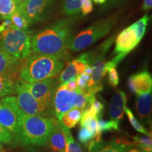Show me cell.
I'll use <instances>...</instances> for the list:
<instances>
[{"label":"cell","mask_w":152,"mask_h":152,"mask_svg":"<svg viewBox=\"0 0 152 152\" xmlns=\"http://www.w3.org/2000/svg\"><path fill=\"white\" fill-rule=\"evenodd\" d=\"M73 18L57 20L31 36V52L65 56L73 39Z\"/></svg>","instance_id":"1"},{"label":"cell","mask_w":152,"mask_h":152,"mask_svg":"<svg viewBox=\"0 0 152 152\" xmlns=\"http://www.w3.org/2000/svg\"><path fill=\"white\" fill-rule=\"evenodd\" d=\"M65 56L32 52L23 59L18 76L20 80L34 83L51 78L63 69Z\"/></svg>","instance_id":"2"},{"label":"cell","mask_w":152,"mask_h":152,"mask_svg":"<svg viewBox=\"0 0 152 152\" xmlns=\"http://www.w3.org/2000/svg\"><path fill=\"white\" fill-rule=\"evenodd\" d=\"M57 120L54 118L24 114L20 119L18 144L26 147H42Z\"/></svg>","instance_id":"3"},{"label":"cell","mask_w":152,"mask_h":152,"mask_svg":"<svg viewBox=\"0 0 152 152\" xmlns=\"http://www.w3.org/2000/svg\"><path fill=\"white\" fill-rule=\"evenodd\" d=\"M31 33L11 25L1 32L0 46L11 56L23 60L31 53Z\"/></svg>","instance_id":"4"},{"label":"cell","mask_w":152,"mask_h":152,"mask_svg":"<svg viewBox=\"0 0 152 152\" xmlns=\"http://www.w3.org/2000/svg\"><path fill=\"white\" fill-rule=\"evenodd\" d=\"M116 23V16H111L101 19L73 37L70 50L77 52L91 46L109 33Z\"/></svg>","instance_id":"5"},{"label":"cell","mask_w":152,"mask_h":152,"mask_svg":"<svg viewBox=\"0 0 152 152\" xmlns=\"http://www.w3.org/2000/svg\"><path fill=\"white\" fill-rule=\"evenodd\" d=\"M23 87L26 89L35 99L47 109L54 110V97L59 83L52 77L34 83L20 80Z\"/></svg>","instance_id":"6"},{"label":"cell","mask_w":152,"mask_h":152,"mask_svg":"<svg viewBox=\"0 0 152 152\" xmlns=\"http://www.w3.org/2000/svg\"><path fill=\"white\" fill-rule=\"evenodd\" d=\"M15 99L19 109L26 115L54 118V111L44 107L33 95L25 89L20 81H17L15 88Z\"/></svg>","instance_id":"7"},{"label":"cell","mask_w":152,"mask_h":152,"mask_svg":"<svg viewBox=\"0 0 152 152\" xmlns=\"http://www.w3.org/2000/svg\"><path fill=\"white\" fill-rule=\"evenodd\" d=\"M115 37H112L103 42L96 49V54L91 64L92 66V74L90 80L87 83V88H90L101 83L102 77L106 75L104 72V66L106 64V56L109 52L110 47L113 45Z\"/></svg>","instance_id":"8"},{"label":"cell","mask_w":152,"mask_h":152,"mask_svg":"<svg viewBox=\"0 0 152 152\" xmlns=\"http://www.w3.org/2000/svg\"><path fill=\"white\" fill-rule=\"evenodd\" d=\"M25 113L13 109L8 104L0 103V124L11 133L15 144L18 143L20 119Z\"/></svg>","instance_id":"9"},{"label":"cell","mask_w":152,"mask_h":152,"mask_svg":"<svg viewBox=\"0 0 152 152\" xmlns=\"http://www.w3.org/2000/svg\"><path fill=\"white\" fill-rule=\"evenodd\" d=\"M77 95V90H69L65 84L61 85L57 88L54 97V110L58 121H60L63 115L73 107Z\"/></svg>","instance_id":"10"},{"label":"cell","mask_w":152,"mask_h":152,"mask_svg":"<svg viewBox=\"0 0 152 152\" xmlns=\"http://www.w3.org/2000/svg\"><path fill=\"white\" fill-rule=\"evenodd\" d=\"M52 0H25L18 5L27 18L29 24L42 20L44 15Z\"/></svg>","instance_id":"11"},{"label":"cell","mask_w":152,"mask_h":152,"mask_svg":"<svg viewBox=\"0 0 152 152\" xmlns=\"http://www.w3.org/2000/svg\"><path fill=\"white\" fill-rule=\"evenodd\" d=\"M128 87L130 91L137 95L142 93L151 92L152 78L147 71L133 74L128 78Z\"/></svg>","instance_id":"12"},{"label":"cell","mask_w":152,"mask_h":152,"mask_svg":"<svg viewBox=\"0 0 152 152\" xmlns=\"http://www.w3.org/2000/svg\"><path fill=\"white\" fill-rule=\"evenodd\" d=\"M22 61L11 56L0 46V75L17 80Z\"/></svg>","instance_id":"13"},{"label":"cell","mask_w":152,"mask_h":152,"mask_svg":"<svg viewBox=\"0 0 152 152\" xmlns=\"http://www.w3.org/2000/svg\"><path fill=\"white\" fill-rule=\"evenodd\" d=\"M138 44L134 33L131 28L128 27L123 30L115 39L114 52L116 54H123L126 56Z\"/></svg>","instance_id":"14"},{"label":"cell","mask_w":152,"mask_h":152,"mask_svg":"<svg viewBox=\"0 0 152 152\" xmlns=\"http://www.w3.org/2000/svg\"><path fill=\"white\" fill-rule=\"evenodd\" d=\"M46 145L54 152H65L66 141L64 125L57 120L47 139Z\"/></svg>","instance_id":"15"},{"label":"cell","mask_w":152,"mask_h":152,"mask_svg":"<svg viewBox=\"0 0 152 152\" xmlns=\"http://www.w3.org/2000/svg\"><path fill=\"white\" fill-rule=\"evenodd\" d=\"M87 144L88 152H127L128 149V145L115 140L106 143L93 139Z\"/></svg>","instance_id":"16"},{"label":"cell","mask_w":152,"mask_h":152,"mask_svg":"<svg viewBox=\"0 0 152 152\" xmlns=\"http://www.w3.org/2000/svg\"><path fill=\"white\" fill-rule=\"evenodd\" d=\"M127 96L123 90H118L112 96L109 106V116L111 120L120 122L123 118L126 107Z\"/></svg>","instance_id":"17"},{"label":"cell","mask_w":152,"mask_h":152,"mask_svg":"<svg viewBox=\"0 0 152 152\" xmlns=\"http://www.w3.org/2000/svg\"><path fill=\"white\" fill-rule=\"evenodd\" d=\"M151 92L137 94L136 99V109L142 121L149 123L151 114Z\"/></svg>","instance_id":"18"},{"label":"cell","mask_w":152,"mask_h":152,"mask_svg":"<svg viewBox=\"0 0 152 152\" xmlns=\"http://www.w3.org/2000/svg\"><path fill=\"white\" fill-rule=\"evenodd\" d=\"M84 110L73 107L63 115L60 122L68 129L73 128L80 120Z\"/></svg>","instance_id":"19"},{"label":"cell","mask_w":152,"mask_h":152,"mask_svg":"<svg viewBox=\"0 0 152 152\" xmlns=\"http://www.w3.org/2000/svg\"><path fill=\"white\" fill-rule=\"evenodd\" d=\"M119 123L118 121L111 120V121H106L103 119H98L97 128L96 132L95 134L94 138L96 140H101L102 134L104 132H109V131H119Z\"/></svg>","instance_id":"20"},{"label":"cell","mask_w":152,"mask_h":152,"mask_svg":"<svg viewBox=\"0 0 152 152\" xmlns=\"http://www.w3.org/2000/svg\"><path fill=\"white\" fill-rule=\"evenodd\" d=\"M17 80L9 76L0 75V98L15 94Z\"/></svg>","instance_id":"21"},{"label":"cell","mask_w":152,"mask_h":152,"mask_svg":"<svg viewBox=\"0 0 152 152\" xmlns=\"http://www.w3.org/2000/svg\"><path fill=\"white\" fill-rule=\"evenodd\" d=\"M11 23V25L14 26L15 27L20 28V29L27 30L29 27V23H28L27 18L25 16L20 7L17 5L16 11L13 13L10 18H9Z\"/></svg>","instance_id":"22"},{"label":"cell","mask_w":152,"mask_h":152,"mask_svg":"<svg viewBox=\"0 0 152 152\" xmlns=\"http://www.w3.org/2000/svg\"><path fill=\"white\" fill-rule=\"evenodd\" d=\"M149 20V16H148V14H145L141 19H140V20L130 26L131 30H132L134 35H135V37L137 40L138 41V42L141 41L142 37H143L144 34H145Z\"/></svg>","instance_id":"23"},{"label":"cell","mask_w":152,"mask_h":152,"mask_svg":"<svg viewBox=\"0 0 152 152\" xmlns=\"http://www.w3.org/2000/svg\"><path fill=\"white\" fill-rule=\"evenodd\" d=\"M16 8L14 0H0V18L9 19Z\"/></svg>","instance_id":"24"},{"label":"cell","mask_w":152,"mask_h":152,"mask_svg":"<svg viewBox=\"0 0 152 152\" xmlns=\"http://www.w3.org/2000/svg\"><path fill=\"white\" fill-rule=\"evenodd\" d=\"M132 139L134 142L130 144L140 148L143 152H152L151 137L137 135L132 137Z\"/></svg>","instance_id":"25"},{"label":"cell","mask_w":152,"mask_h":152,"mask_svg":"<svg viewBox=\"0 0 152 152\" xmlns=\"http://www.w3.org/2000/svg\"><path fill=\"white\" fill-rule=\"evenodd\" d=\"M82 0H65L63 12L68 16H74L80 12Z\"/></svg>","instance_id":"26"},{"label":"cell","mask_w":152,"mask_h":152,"mask_svg":"<svg viewBox=\"0 0 152 152\" xmlns=\"http://www.w3.org/2000/svg\"><path fill=\"white\" fill-rule=\"evenodd\" d=\"M64 132L66 134V149L65 152H83L80 144L75 141L69 129L64 125Z\"/></svg>","instance_id":"27"},{"label":"cell","mask_w":152,"mask_h":152,"mask_svg":"<svg viewBox=\"0 0 152 152\" xmlns=\"http://www.w3.org/2000/svg\"><path fill=\"white\" fill-rule=\"evenodd\" d=\"M125 113L127 114L128 115L129 121L132 125V126L134 128L135 130L139 132H141L142 134H146V135L149 136V137H151V133H149L148 131L147 130V129L144 128V126L142 124L140 121H138L137 119L136 118L135 116L134 115V114L132 113V111L130 108L128 107H125Z\"/></svg>","instance_id":"28"},{"label":"cell","mask_w":152,"mask_h":152,"mask_svg":"<svg viewBox=\"0 0 152 152\" xmlns=\"http://www.w3.org/2000/svg\"><path fill=\"white\" fill-rule=\"evenodd\" d=\"M94 133L91 132L90 130H88L85 127L81 126V128L79 130L78 134H77V139L80 143L87 144L89 142H90L94 138Z\"/></svg>","instance_id":"29"},{"label":"cell","mask_w":152,"mask_h":152,"mask_svg":"<svg viewBox=\"0 0 152 152\" xmlns=\"http://www.w3.org/2000/svg\"><path fill=\"white\" fill-rule=\"evenodd\" d=\"M0 143L5 144H15L12 135L2 125L0 124Z\"/></svg>","instance_id":"30"},{"label":"cell","mask_w":152,"mask_h":152,"mask_svg":"<svg viewBox=\"0 0 152 152\" xmlns=\"http://www.w3.org/2000/svg\"><path fill=\"white\" fill-rule=\"evenodd\" d=\"M90 75H87L85 73L77 76V78H76V83H77V89L80 90H85L87 87V83L90 80Z\"/></svg>","instance_id":"31"},{"label":"cell","mask_w":152,"mask_h":152,"mask_svg":"<svg viewBox=\"0 0 152 152\" xmlns=\"http://www.w3.org/2000/svg\"><path fill=\"white\" fill-rule=\"evenodd\" d=\"M109 73V84L112 87L117 86L119 83V75L118 73L115 69V68H111L108 70Z\"/></svg>","instance_id":"32"},{"label":"cell","mask_w":152,"mask_h":152,"mask_svg":"<svg viewBox=\"0 0 152 152\" xmlns=\"http://www.w3.org/2000/svg\"><path fill=\"white\" fill-rule=\"evenodd\" d=\"M90 106L92 108L99 118L102 116V111L104 110V104L100 101L97 100L96 97H94L92 102H91Z\"/></svg>","instance_id":"33"},{"label":"cell","mask_w":152,"mask_h":152,"mask_svg":"<svg viewBox=\"0 0 152 152\" xmlns=\"http://www.w3.org/2000/svg\"><path fill=\"white\" fill-rule=\"evenodd\" d=\"M93 10L92 0H82L80 6V11L83 15L90 14Z\"/></svg>","instance_id":"34"},{"label":"cell","mask_w":152,"mask_h":152,"mask_svg":"<svg viewBox=\"0 0 152 152\" xmlns=\"http://www.w3.org/2000/svg\"><path fill=\"white\" fill-rule=\"evenodd\" d=\"M66 85L67 89L71 91H76L77 90V83H76V80H72L71 81H68L67 83H64Z\"/></svg>","instance_id":"35"},{"label":"cell","mask_w":152,"mask_h":152,"mask_svg":"<svg viewBox=\"0 0 152 152\" xmlns=\"http://www.w3.org/2000/svg\"><path fill=\"white\" fill-rule=\"evenodd\" d=\"M152 7V0H144L143 4H142V10L149 11Z\"/></svg>","instance_id":"36"},{"label":"cell","mask_w":152,"mask_h":152,"mask_svg":"<svg viewBox=\"0 0 152 152\" xmlns=\"http://www.w3.org/2000/svg\"><path fill=\"white\" fill-rule=\"evenodd\" d=\"M94 3L97 4H102L105 3L106 0H93Z\"/></svg>","instance_id":"37"},{"label":"cell","mask_w":152,"mask_h":152,"mask_svg":"<svg viewBox=\"0 0 152 152\" xmlns=\"http://www.w3.org/2000/svg\"><path fill=\"white\" fill-rule=\"evenodd\" d=\"M127 152H142V151L136 149H128Z\"/></svg>","instance_id":"38"},{"label":"cell","mask_w":152,"mask_h":152,"mask_svg":"<svg viewBox=\"0 0 152 152\" xmlns=\"http://www.w3.org/2000/svg\"><path fill=\"white\" fill-rule=\"evenodd\" d=\"M24 1H25V0H14V1H15V2H16V4L17 5H18L19 4L23 2Z\"/></svg>","instance_id":"39"},{"label":"cell","mask_w":152,"mask_h":152,"mask_svg":"<svg viewBox=\"0 0 152 152\" xmlns=\"http://www.w3.org/2000/svg\"><path fill=\"white\" fill-rule=\"evenodd\" d=\"M5 26H4V25H1V26H0V33H1V32L3 31L5 29Z\"/></svg>","instance_id":"40"},{"label":"cell","mask_w":152,"mask_h":152,"mask_svg":"<svg viewBox=\"0 0 152 152\" xmlns=\"http://www.w3.org/2000/svg\"><path fill=\"white\" fill-rule=\"evenodd\" d=\"M122 1V0H109V1H111V3H115V2H117V1Z\"/></svg>","instance_id":"41"},{"label":"cell","mask_w":152,"mask_h":152,"mask_svg":"<svg viewBox=\"0 0 152 152\" xmlns=\"http://www.w3.org/2000/svg\"><path fill=\"white\" fill-rule=\"evenodd\" d=\"M0 152H4V148L3 146L0 144Z\"/></svg>","instance_id":"42"}]
</instances>
